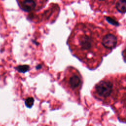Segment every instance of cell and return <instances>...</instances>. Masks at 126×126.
Segmentation results:
<instances>
[{
    "label": "cell",
    "instance_id": "cell-7",
    "mask_svg": "<svg viewBox=\"0 0 126 126\" xmlns=\"http://www.w3.org/2000/svg\"><path fill=\"white\" fill-rule=\"evenodd\" d=\"M25 105L28 108H31L34 103V99L32 97H28L25 100Z\"/></svg>",
    "mask_w": 126,
    "mask_h": 126
},
{
    "label": "cell",
    "instance_id": "cell-8",
    "mask_svg": "<svg viewBox=\"0 0 126 126\" xmlns=\"http://www.w3.org/2000/svg\"><path fill=\"white\" fill-rule=\"evenodd\" d=\"M29 66L27 65H23L19 67V70L21 71H26L28 70Z\"/></svg>",
    "mask_w": 126,
    "mask_h": 126
},
{
    "label": "cell",
    "instance_id": "cell-2",
    "mask_svg": "<svg viewBox=\"0 0 126 126\" xmlns=\"http://www.w3.org/2000/svg\"><path fill=\"white\" fill-rule=\"evenodd\" d=\"M125 76L117 75L106 76L96 83L92 91V95L106 105H111L125 99Z\"/></svg>",
    "mask_w": 126,
    "mask_h": 126
},
{
    "label": "cell",
    "instance_id": "cell-6",
    "mask_svg": "<svg viewBox=\"0 0 126 126\" xmlns=\"http://www.w3.org/2000/svg\"><path fill=\"white\" fill-rule=\"evenodd\" d=\"M20 8L26 12L37 11L44 7L47 2L46 0H21L18 1Z\"/></svg>",
    "mask_w": 126,
    "mask_h": 126
},
{
    "label": "cell",
    "instance_id": "cell-3",
    "mask_svg": "<svg viewBox=\"0 0 126 126\" xmlns=\"http://www.w3.org/2000/svg\"><path fill=\"white\" fill-rule=\"evenodd\" d=\"M61 78L60 81L61 85L73 97L79 99L83 80L78 70L73 66H68Z\"/></svg>",
    "mask_w": 126,
    "mask_h": 126
},
{
    "label": "cell",
    "instance_id": "cell-5",
    "mask_svg": "<svg viewBox=\"0 0 126 126\" xmlns=\"http://www.w3.org/2000/svg\"><path fill=\"white\" fill-rule=\"evenodd\" d=\"M99 4V10H106L108 12H117L120 14H124L126 12V1L125 0H116V1H98Z\"/></svg>",
    "mask_w": 126,
    "mask_h": 126
},
{
    "label": "cell",
    "instance_id": "cell-4",
    "mask_svg": "<svg viewBox=\"0 0 126 126\" xmlns=\"http://www.w3.org/2000/svg\"><path fill=\"white\" fill-rule=\"evenodd\" d=\"M122 38L112 30L101 28L100 46L103 56L109 54L121 42Z\"/></svg>",
    "mask_w": 126,
    "mask_h": 126
},
{
    "label": "cell",
    "instance_id": "cell-1",
    "mask_svg": "<svg viewBox=\"0 0 126 126\" xmlns=\"http://www.w3.org/2000/svg\"><path fill=\"white\" fill-rule=\"evenodd\" d=\"M101 30V27L93 24L78 23L67 42L73 56L91 69L97 67L102 61L99 40Z\"/></svg>",
    "mask_w": 126,
    "mask_h": 126
}]
</instances>
